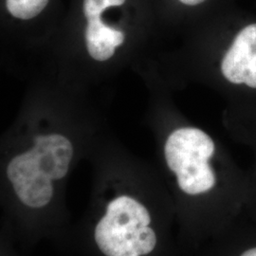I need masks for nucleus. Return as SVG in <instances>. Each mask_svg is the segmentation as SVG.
<instances>
[{
    "instance_id": "obj_1",
    "label": "nucleus",
    "mask_w": 256,
    "mask_h": 256,
    "mask_svg": "<svg viewBox=\"0 0 256 256\" xmlns=\"http://www.w3.org/2000/svg\"><path fill=\"white\" fill-rule=\"evenodd\" d=\"M150 222V214L142 204L122 196L108 205L95 228V242L106 256H146L156 244Z\"/></svg>"
},
{
    "instance_id": "obj_2",
    "label": "nucleus",
    "mask_w": 256,
    "mask_h": 256,
    "mask_svg": "<svg viewBox=\"0 0 256 256\" xmlns=\"http://www.w3.org/2000/svg\"><path fill=\"white\" fill-rule=\"evenodd\" d=\"M214 152L212 140L198 128H180L168 137L165 160L183 192L198 194L214 186L216 174L209 164Z\"/></svg>"
},
{
    "instance_id": "obj_3",
    "label": "nucleus",
    "mask_w": 256,
    "mask_h": 256,
    "mask_svg": "<svg viewBox=\"0 0 256 256\" xmlns=\"http://www.w3.org/2000/svg\"><path fill=\"white\" fill-rule=\"evenodd\" d=\"M7 176L20 202L28 207L42 208L52 200V180L38 173L32 149L10 160Z\"/></svg>"
},
{
    "instance_id": "obj_4",
    "label": "nucleus",
    "mask_w": 256,
    "mask_h": 256,
    "mask_svg": "<svg viewBox=\"0 0 256 256\" xmlns=\"http://www.w3.org/2000/svg\"><path fill=\"white\" fill-rule=\"evenodd\" d=\"M221 70L229 82L256 88V24L244 28L234 38Z\"/></svg>"
},
{
    "instance_id": "obj_5",
    "label": "nucleus",
    "mask_w": 256,
    "mask_h": 256,
    "mask_svg": "<svg viewBox=\"0 0 256 256\" xmlns=\"http://www.w3.org/2000/svg\"><path fill=\"white\" fill-rule=\"evenodd\" d=\"M32 151L39 174L52 180L66 176L74 156V148L66 138L57 134L38 136Z\"/></svg>"
},
{
    "instance_id": "obj_6",
    "label": "nucleus",
    "mask_w": 256,
    "mask_h": 256,
    "mask_svg": "<svg viewBox=\"0 0 256 256\" xmlns=\"http://www.w3.org/2000/svg\"><path fill=\"white\" fill-rule=\"evenodd\" d=\"M88 54L97 61H106L115 54V48L124 41V34L102 22L100 18L88 20L86 30Z\"/></svg>"
},
{
    "instance_id": "obj_7",
    "label": "nucleus",
    "mask_w": 256,
    "mask_h": 256,
    "mask_svg": "<svg viewBox=\"0 0 256 256\" xmlns=\"http://www.w3.org/2000/svg\"><path fill=\"white\" fill-rule=\"evenodd\" d=\"M48 3V0H6V7L16 18L30 19L45 9Z\"/></svg>"
},
{
    "instance_id": "obj_8",
    "label": "nucleus",
    "mask_w": 256,
    "mask_h": 256,
    "mask_svg": "<svg viewBox=\"0 0 256 256\" xmlns=\"http://www.w3.org/2000/svg\"><path fill=\"white\" fill-rule=\"evenodd\" d=\"M124 2L126 0H84V14L88 20L100 18L104 10L122 6Z\"/></svg>"
},
{
    "instance_id": "obj_9",
    "label": "nucleus",
    "mask_w": 256,
    "mask_h": 256,
    "mask_svg": "<svg viewBox=\"0 0 256 256\" xmlns=\"http://www.w3.org/2000/svg\"><path fill=\"white\" fill-rule=\"evenodd\" d=\"M180 1L185 5H188V6H196V5L202 4L206 0H180Z\"/></svg>"
},
{
    "instance_id": "obj_10",
    "label": "nucleus",
    "mask_w": 256,
    "mask_h": 256,
    "mask_svg": "<svg viewBox=\"0 0 256 256\" xmlns=\"http://www.w3.org/2000/svg\"><path fill=\"white\" fill-rule=\"evenodd\" d=\"M241 256H256V248L248 250L245 252H243Z\"/></svg>"
}]
</instances>
